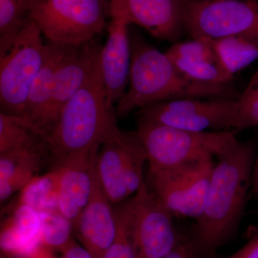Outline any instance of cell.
I'll return each mask as SVG.
<instances>
[{"instance_id": "6da1fadb", "label": "cell", "mask_w": 258, "mask_h": 258, "mask_svg": "<svg viewBox=\"0 0 258 258\" xmlns=\"http://www.w3.org/2000/svg\"><path fill=\"white\" fill-rule=\"evenodd\" d=\"M255 154L253 142L237 141L217 157L203 211L190 235L200 258H215L238 230L252 186Z\"/></svg>"}, {"instance_id": "7a4b0ae2", "label": "cell", "mask_w": 258, "mask_h": 258, "mask_svg": "<svg viewBox=\"0 0 258 258\" xmlns=\"http://www.w3.org/2000/svg\"><path fill=\"white\" fill-rule=\"evenodd\" d=\"M117 121L115 107L107 101L99 57L87 81L64 105L44 138L54 167L121 138L124 132Z\"/></svg>"}, {"instance_id": "3957f363", "label": "cell", "mask_w": 258, "mask_h": 258, "mask_svg": "<svg viewBox=\"0 0 258 258\" xmlns=\"http://www.w3.org/2000/svg\"><path fill=\"white\" fill-rule=\"evenodd\" d=\"M132 64L128 88L116 105L118 118L149 105L183 98L237 99L228 84L195 82L184 77L171 59L146 41L140 34L129 32Z\"/></svg>"}, {"instance_id": "277c9868", "label": "cell", "mask_w": 258, "mask_h": 258, "mask_svg": "<svg viewBox=\"0 0 258 258\" xmlns=\"http://www.w3.org/2000/svg\"><path fill=\"white\" fill-rule=\"evenodd\" d=\"M137 131L149 169H170L205 158L218 157L237 142L234 131L194 132L137 117Z\"/></svg>"}, {"instance_id": "5b68a950", "label": "cell", "mask_w": 258, "mask_h": 258, "mask_svg": "<svg viewBox=\"0 0 258 258\" xmlns=\"http://www.w3.org/2000/svg\"><path fill=\"white\" fill-rule=\"evenodd\" d=\"M30 18L4 55L0 56L1 113L23 115L34 81L48 55V43Z\"/></svg>"}, {"instance_id": "8992f818", "label": "cell", "mask_w": 258, "mask_h": 258, "mask_svg": "<svg viewBox=\"0 0 258 258\" xmlns=\"http://www.w3.org/2000/svg\"><path fill=\"white\" fill-rule=\"evenodd\" d=\"M108 16L109 0H36L30 18L48 41L80 45L101 33Z\"/></svg>"}, {"instance_id": "52a82bcc", "label": "cell", "mask_w": 258, "mask_h": 258, "mask_svg": "<svg viewBox=\"0 0 258 258\" xmlns=\"http://www.w3.org/2000/svg\"><path fill=\"white\" fill-rule=\"evenodd\" d=\"M215 162L205 158L170 169H149L146 184L173 215L200 216L205 205Z\"/></svg>"}, {"instance_id": "ba28073f", "label": "cell", "mask_w": 258, "mask_h": 258, "mask_svg": "<svg viewBox=\"0 0 258 258\" xmlns=\"http://www.w3.org/2000/svg\"><path fill=\"white\" fill-rule=\"evenodd\" d=\"M184 30L193 39L258 38V1L187 0Z\"/></svg>"}, {"instance_id": "9c48e42d", "label": "cell", "mask_w": 258, "mask_h": 258, "mask_svg": "<svg viewBox=\"0 0 258 258\" xmlns=\"http://www.w3.org/2000/svg\"><path fill=\"white\" fill-rule=\"evenodd\" d=\"M129 232L137 258H162L179 243L170 210L149 189L145 181L126 200Z\"/></svg>"}, {"instance_id": "30bf717a", "label": "cell", "mask_w": 258, "mask_h": 258, "mask_svg": "<svg viewBox=\"0 0 258 258\" xmlns=\"http://www.w3.org/2000/svg\"><path fill=\"white\" fill-rule=\"evenodd\" d=\"M237 100L215 98L206 101L183 98L161 102L141 108L137 117L194 132L230 130L235 119Z\"/></svg>"}, {"instance_id": "8fae6325", "label": "cell", "mask_w": 258, "mask_h": 258, "mask_svg": "<svg viewBox=\"0 0 258 258\" xmlns=\"http://www.w3.org/2000/svg\"><path fill=\"white\" fill-rule=\"evenodd\" d=\"M187 0H109L110 17L138 25L152 36L175 42L184 30Z\"/></svg>"}, {"instance_id": "7c38bea8", "label": "cell", "mask_w": 258, "mask_h": 258, "mask_svg": "<svg viewBox=\"0 0 258 258\" xmlns=\"http://www.w3.org/2000/svg\"><path fill=\"white\" fill-rule=\"evenodd\" d=\"M99 148H95L91 155V197L74 227L81 245L94 258L103 257L116 235L114 209L112 208L111 202L102 187L97 174L96 160Z\"/></svg>"}, {"instance_id": "4fadbf2b", "label": "cell", "mask_w": 258, "mask_h": 258, "mask_svg": "<svg viewBox=\"0 0 258 258\" xmlns=\"http://www.w3.org/2000/svg\"><path fill=\"white\" fill-rule=\"evenodd\" d=\"M101 48L96 38L77 45L57 71L42 125V138H45L55 125L64 105L87 81L99 58Z\"/></svg>"}, {"instance_id": "5bb4252c", "label": "cell", "mask_w": 258, "mask_h": 258, "mask_svg": "<svg viewBox=\"0 0 258 258\" xmlns=\"http://www.w3.org/2000/svg\"><path fill=\"white\" fill-rule=\"evenodd\" d=\"M128 26L123 20L111 18L108 27V39L100 54L107 101L113 107L124 96L129 83L132 50Z\"/></svg>"}, {"instance_id": "9a60e30c", "label": "cell", "mask_w": 258, "mask_h": 258, "mask_svg": "<svg viewBox=\"0 0 258 258\" xmlns=\"http://www.w3.org/2000/svg\"><path fill=\"white\" fill-rule=\"evenodd\" d=\"M92 152L74 158L59 166L60 180L57 210L72 222L74 227L91 197Z\"/></svg>"}, {"instance_id": "2e32d148", "label": "cell", "mask_w": 258, "mask_h": 258, "mask_svg": "<svg viewBox=\"0 0 258 258\" xmlns=\"http://www.w3.org/2000/svg\"><path fill=\"white\" fill-rule=\"evenodd\" d=\"M47 60L34 81L25 105L24 118L41 136L42 125L55 81L56 74L77 45H63L48 41Z\"/></svg>"}, {"instance_id": "e0dca14e", "label": "cell", "mask_w": 258, "mask_h": 258, "mask_svg": "<svg viewBox=\"0 0 258 258\" xmlns=\"http://www.w3.org/2000/svg\"><path fill=\"white\" fill-rule=\"evenodd\" d=\"M133 135L134 132H124L118 140L102 144L97 153L98 179L113 205L123 203L130 197L125 184V161Z\"/></svg>"}, {"instance_id": "ac0fdd59", "label": "cell", "mask_w": 258, "mask_h": 258, "mask_svg": "<svg viewBox=\"0 0 258 258\" xmlns=\"http://www.w3.org/2000/svg\"><path fill=\"white\" fill-rule=\"evenodd\" d=\"M47 159L51 160L45 140L0 154V181H8L15 190L23 189L38 176Z\"/></svg>"}, {"instance_id": "d6986e66", "label": "cell", "mask_w": 258, "mask_h": 258, "mask_svg": "<svg viewBox=\"0 0 258 258\" xmlns=\"http://www.w3.org/2000/svg\"><path fill=\"white\" fill-rule=\"evenodd\" d=\"M40 232L39 212L27 205H19L2 229V250L14 254L29 253L40 242Z\"/></svg>"}, {"instance_id": "ffe728a7", "label": "cell", "mask_w": 258, "mask_h": 258, "mask_svg": "<svg viewBox=\"0 0 258 258\" xmlns=\"http://www.w3.org/2000/svg\"><path fill=\"white\" fill-rule=\"evenodd\" d=\"M211 41L222 69L232 78L258 59V38L229 36Z\"/></svg>"}, {"instance_id": "44dd1931", "label": "cell", "mask_w": 258, "mask_h": 258, "mask_svg": "<svg viewBox=\"0 0 258 258\" xmlns=\"http://www.w3.org/2000/svg\"><path fill=\"white\" fill-rule=\"evenodd\" d=\"M59 180V167L37 176L21 190L19 205H27L38 212L57 210Z\"/></svg>"}, {"instance_id": "7402d4cb", "label": "cell", "mask_w": 258, "mask_h": 258, "mask_svg": "<svg viewBox=\"0 0 258 258\" xmlns=\"http://www.w3.org/2000/svg\"><path fill=\"white\" fill-rule=\"evenodd\" d=\"M36 0H0V56L4 55L17 35L30 20Z\"/></svg>"}, {"instance_id": "603a6c76", "label": "cell", "mask_w": 258, "mask_h": 258, "mask_svg": "<svg viewBox=\"0 0 258 258\" xmlns=\"http://www.w3.org/2000/svg\"><path fill=\"white\" fill-rule=\"evenodd\" d=\"M44 140L26 118L0 113V154Z\"/></svg>"}, {"instance_id": "cb8c5ba5", "label": "cell", "mask_w": 258, "mask_h": 258, "mask_svg": "<svg viewBox=\"0 0 258 258\" xmlns=\"http://www.w3.org/2000/svg\"><path fill=\"white\" fill-rule=\"evenodd\" d=\"M41 221L40 241L49 248L62 250L72 240L74 225L58 210L39 212Z\"/></svg>"}, {"instance_id": "d4e9b609", "label": "cell", "mask_w": 258, "mask_h": 258, "mask_svg": "<svg viewBox=\"0 0 258 258\" xmlns=\"http://www.w3.org/2000/svg\"><path fill=\"white\" fill-rule=\"evenodd\" d=\"M114 208L116 235L103 258H137L129 232L128 209L126 200Z\"/></svg>"}, {"instance_id": "484cf974", "label": "cell", "mask_w": 258, "mask_h": 258, "mask_svg": "<svg viewBox=\"0 0 258 258\" xmlns=\"http://www.w3.org/2000/svg\"><path fill=\"white\" fill-rule=\"evenodd\" d=\"M258 125V87L245 90L237 100L232 129L244 130Z\"/></svg>"}, {"instance_id": "4316f807", "label": "cell", "mask_w": 258, "mask_h": 258, "mask_svg": "<svg viewBox=\"0 0 258 258\" xmlns=\"http://www.w3.org/2000/svg\"><path fill=\"white\" fill-rule=\"evenodd\" d=\"M162 258H200L192 241L190 237L186 239L181 238L179 243L171 251Z\"/></svg>"}, {"instance_id": "83f0119b", "label": "cell", "mask_w": 258, "mask_h": 258, "mask_svg": "<svg viewBox=\"0 0 258 258\" xmlns=\"http://www.w3.org/2000/svg\"><path fill=\"white\" fill-rule=\"evenodd\" d=\"M61 252L62 258H94L87 249L74 240H71Z\"/></svg>"}, {"instance_id": "f1b7e54d", "label": "cell", "mask_w": 258, "mask_h": 258, "mask_svg": "<svg viewBox=\"0 0 258 258\" xmlns=\"http://www.w3.org/2000/svg\"><path fill=\"white\" fill-rule=\"evenodd\" d=\"M224 258H258V235L235 253Z\"/></svg>"}, {"instance_id": "f546056e", "label": "cell", "mask_w": 258, "mask_h": 258, "mask_svg": "<svg viewBox=\"0 0 258 258\" xmlns=\"http://www.w3.org/2000/svg\"><path fill=\"white\" fill-rule=\"evenodd\" d=\"M251 189L252 190L254 195L258 196V154L255 157L254 160L253 169H252V186Z\"/></svg>"}, {"instance_id": "4dcf8cb0", "label": "cell", "mask_w": 258, "mask_h": 258, "mask_svg": "<svg viewBox=\"0 0 258 258\" xmlns=\"http://www.w3.org/2000/svg\"><path fill=\"white\" fill-rule=\"evenodd\" d=\"M257 87H258V71L254 75L252 79H251L250 83H249L248 86L245 90H252Z\"/></svg>"}, {"instance_id": "1f68e13d", "label": "cell", "mask_w": 258, "mask_h": 258, "mask_svg": "<svg viewBox=\"0 0 258 258\" xmlns=\"http://www.w3.org/2000/svg\"><path fill=\"white\" fill-rule=\"evenodd\" d=\"M257 1H258V0H257Z\"/></svg>"}]
</instances>
